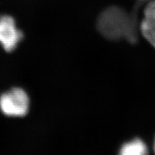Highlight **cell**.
I'll return each instance as SVG.
<instances>
[{
    "instance_id": "cell-1",
    "label": "cell",
    "mask_w": 155,
    "mask_h": 155,
    "mask_svg": "<svg viewBox=\"0 0 155 155\" xmlns=\"http://www.w3.org/2000/svg\"><path fill=\"white\" fill-rule=\"evenodd\" d=\"M137 8L130 14L117 6L106 8L98 18V32L109 40L124 39L134 43L137 40Z\"/></svg>"
},
{
    "instance_id": "cell-2",
    "label": "cell",
    "mask_w": 155,
    "mask_h": 155,
    "mask_svg": "<svg viewBox=\"0 0 155 155\" xmlns=\"http://www.w3.org/2000/svg\"><path fill=\"white\" fill-rule=\"evenodd\" d=\"M30 98L28 94L20 88H14L0 96V110L10 117H21L28 114Z\"/></svg>"
},
{
    "instance_id": "cell-3",
    "label": "cell",
    "mask_w": 155,
    "mask_h": 155,
    "mask_svg": "<svg viewBox=\"0 0 155 155\" xmlns=\"http://www.w3.org/2000/svg\"><path fill=\"white\" fill-rule=\"evenodd\" d=\"M22 33L17 28L14 18L9 15L0 17V45L6 51L14 50L22 39Z\"/></svg>"
},
{
    "instance_id": "cell-4",
    "label": "cell",
    "mask_w": 155,
    "mask_h": 155,
    "mask_svg": "<svg viewBox=\"0 0 155 155\" xmlns=\"http://www.w3.org/2000/svg\"><path fill=\"white\" fill-rule=\"evenodd\" d=\"M140 30L144 38L155 48V0L149 3L144 9Z\"/></svg>"
},
{
    "instance_id": "cell-5",
    "label": "cell",
    "mask_w": 155,
    "mask_h": 155,
    "mask_svg": "<svg viewBox=\"0 0 155 155\" xmlns=\"http://www.w3.org/2000/svg\"><path fill=\"white\" fill-rule=\"evenodd\" d=\"M119 155H148V150L141 139H134L122 145Z\"/></svg>"
},
{
    "instance_id": "cell-6",
    "label": "cell",
    "mask_w": 155,
    "mask_h": 155,
    "mask_svg": "<svg viewBox=\"0 0 155 155\" xmlns=\"http://www.w3.org/2000/svg\"><path fill=\"white\" fill-rule=\"evenodd\" d=\"M154 152H155V139H154Z\"/></svg>"
}]
</instances>
